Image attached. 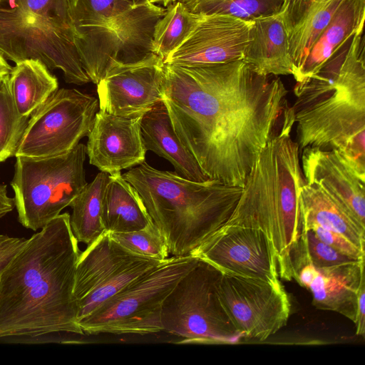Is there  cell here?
Here are the masks:
<instances>
[{
    "mask_svg": "<svg viewBox=\"0 0 365 365\" xmlns=\"http://www.w3.org/2000/svg\"><path fill=\"white\" fill-rule=\"evenodd\" d=\"M102 221L108 232L137 231L153 225L138 191L120 173L109 175Z\"/></svg>",
    "mask_w": 365,
    "mask_h": 365,
    "instance_id": "cb8c5ba5",
    "label": "cell"
},
{
    "mask_svg": "<svg viewBox=\"0 0 365 365\" xmlns=\"http://www.w3.org/2000/svg\"><path fill=\"white\" fill-rule=\"evenodd\" d=\"M196 14L229 15L245 21L279 14L284 0H176Z\"/></svg>",
    "mask_w": 365,
    "mask_h": 365,
    "instance_id": "f1b7e54d",
    "label": "cell"
},
{
    "mask_svg": "<svg viewBox=\"0 0 365 365\" xmlns=\"http://www.w3.org/2000/svg\"><path fill=\"white\" fill-rule=\"evenodd\" d=\"M164 71L163 102L181 143L210 179L242 187L289 106L283 82L242 60Z\"/></svg>",
    "mask_w": 365,
    "mask_h": 365,
    "instance_id": "6da1fadb",
    "label": "cell"
},
{
    "mask_svg": "<svg viewBox=\"0 0 365 365\" xmlns=\"http://www.w3.org/2000/svg\"><path fill=\"white\" fill-rule=\"evenodd\" d=\"M142 117L98 110L86 145L90 164L101 172L114 175L145 162L147 150L141 135Z\"/></svg>",
    "mask_w": 365,
    "mask_h": 365,
    "instance_id": "2e32d148",
    "label": "cell"
},
{
    "mask_svg": "<svg viewBox=\"0 0 365 365\" xmlns=\"http://www.w3.org/2000/svg\"><path fill=\"white\" fill-rule=\"evenodd\" d=\"M140 129L145 150L168 160L177 173L197 182L210 180L195 158L181 143L163 101L143 115Z\"/></svg>",
    "mask_w": 365,
    "mask_h": 365,
    "instance_id": "44dd1931",
    "label": "cell"
},
{
    "mask_svg": "<svg viewBox=\"0 0 365 365\" xmlns=\"http://www.w3.org/2000/svg\"><path fill=\"white\" fill-rule=\"evenodd\" d=\"M14 207V198L8 195L7 185L0 184V218L11 212Z\"/></svg>",
    "mask_w": 365,
    "mask_h": 365,
    "instance_id": "d590c367",
    "label": "cell"
},
{
    "mask_svg": "<svg viewBox=\"0 0 365 365\" xmlns=\"http://www.w3.org/2000/svg\"><path fill=\"white\" fill-rule=\"evenodd\" d=\"M176 0H148L149 2L156 4H161L165 7H167L169 4L173 3Z\"/></svg>",
    "mask_w": 365,
    "mask_h": 365,
    "instance_id": "74e56055",
    "label": "cell"
},
{
    "mask_svg": "<svg viewBox=\"0 0 365 365\" xmlns=\"http://www.w3.org/2000/svg\"><path fill=\"white\" fill-rule=\"evenodd\" d=\"M300 162L307 183L321 187L365 225V177L334 150L306 148Z\"/></svg>",
    "mask_w": 365,
    "mask_h": 365,
    "instance_id": "e0dca14e",
    "label": "cell"
},
{
    "mask_svg": "<svg viewBox=\"0 0 365 365\" xmlns=\"http://www.w3.org/2000/svg\"><path fill=\"white\" fill-rule=\"evenodd\" d=\"M133 5H140L149 2L148 0H127Z\"/></svg>",
    "mask_w": 365,
    "mask_h": 365,
    "instance_id": "f35d334b",
    "label": "cell"
},
{
    "mask_svg": "<svg viewBox=\"0 0 365 365\" xmlns=\"http://www.w3.org/2000/svg\"><path fill=\"white\" fill-rule=\"evenodd\" d=\"M29 117L22 115L16 107L9 74L0 76V163L15 157L28 125Z\"/></svg>",
    "mask_w": 365,
    "mask_h": 365,
    "instance_id": "4dcf8cb0",
    "label": "cell"
},
{
    "mask_svg": "<svg viewBox=\"0 0 365 365\" xmlns=\"http://www.w3.org/2000/svg\"><path fill=\"white\" fill-rule=\"evenodd\" d=\"M109 233L115 241L135 255L158 261L169 257L167 246L153 224L137 231Z\"/></svg>",
    "mask_w": 365,
    "mask_h": 365,
    "instance_id": "1f68e13d",
    "label": "cell"
},
{
    "mask_svg": "<svg viewBox=\"0 0 365 365\" xmlns=\"http://www.w3.org/2000/svg\"><path fill=\"white\" fill-rule=\"evenodd\" d=\"M342 0H284L279 11L287 34L293 73L327 27Z\"/></svg>",
    "mask_w": 365,
    "mask_h": 365,
    "instance_id": "d6986e66",
    "label": "cell"
},
{
    "mask_svg": "<svg viewBox=\"0 0 365 365\" xmlns=\"http://www.w3.org/2000/svg\"><path fill=\"white\" fill-rule=\"evenodd\" d=\"M109 174L100 172L70 205V224L78 242L90 245L106 230L102 221L103 201Z\"/></svg>",
    "mask_w": 365,
    "mask_h": 365,
    "instance_id": "484cf974",
    "label": "cell"
},
{
    "mask_svg": "<svg viewBox=\"0 0 365 365\" xmlns=\"http://www.w3.org/2000/svg\"><path fill=\"white\" fill-rule=\"evenodd\" d=\"M27 239L0 234V275L24 247Z\"/></svg>",
    "mask_w": 365,
    "mask_h": 365,
    "instance_id": "836d02e7",
    "label": "cell"
},
{
    "mask_svg": "<svg viewBox=\"0 0 365 365\" xmlns=\"http://www.w3.org/2000/svg\"><path fill=\"white\" fill-rule=\"evenodd\" d=\"M195 256L224 273L280 282L275 251L259 229L224 225Z\"/></svg>",
    "mask_w": 365,
    "mask_h": 365,
    "instance_id": "4fadbf2b",
    "label": "cell"
},
{
    "mask_svg": "<svg viewBox=\"0 0 365 365\" xmlns=\"http://www.w3.org/2000/svg\"><path fill=\"white\" fill-rule=\"evenodd\" d=\"M222 272L199 259L165 299L161 311L163 331L198 344H237V331L219 298Z\"/></svg>",
    "mask_w": 365,
    "mask_h": 365,
    "instance_id": "9c48e42d",
    "label": "cell"
},
{
    "mask_svg": "<svg viewBox=\"0 0 365 365\" xmlns=\"http://www.w3.org/2000/svg\"><path fill=\"white\" fill-rule=\"evenodd\" d=\"M364 17L365 0H342L293 76L297 83L314 76L341 45L364 30Z\"/></svg>",
    "mask_w": 365,
    "mask_h": 365,
    "instance_id": "7402d4cb",
    "label": "cell"
},
{
    "mask_svg": "<svg viewBox=\"0 0 365 365\" xmlns=\"http://www.w3.org/2000/svg\"><path fill=\"white\" fill-rule=\"evenodd\" d=\"M164 62L153 54L109 68L97 85L101 110L118 116H142L163 101Z\"/></svg>",
    "mask_w": 365,
    "mask_h": 365,
    "instance_id": "5bb4252c",
    "label": "cell"
},
{
    "mask_svg": "<svg viewBox=\"0 0 365 365\" xmlns=\"http://www.w3.org/2000/svg\"><path fill=\"white\" fill-rule=\"evenodd\" d=\"M80 253L68 212L27 239L0 275V339L84 334L73 294Z\"/></svg>",
    "mask_w": 365,
    "mask_h": 365,
    "instance_id": "7a4b0ae2",
    "label": "cell"
},
{
    "mask_svg": "<svg viewBox=\"0 0 365 365\" xmlns=\"http://www.w3.org/2000/svg\"><path fill=\"white\" fill-rule=\"evenodd\" d=\"M98 100L77 89L60 88L29 117L15 157L47 158L67 153L88 136Z\"/></svg>",
    "mask_w": 365,
    "mask_h": 365,
    "instance_id": "30bf717a",
    "label": "cell"
},
{
    "mask_svg": "<svg viewBox=\"0 0 365 365\" xmlns=\"http://www.w3.org/2000/svg\"><path fill=\"white\" fill-rule=\"evenodd\" d=\"M138 191L169 255L195 256L227 222L242 187L197 182L146 162L122 175Z\"/></svg>",
    "mask_w": 365,
    "mask_h": 365,
    "instance_id": "5b68a950",
    "label": "cell"
},
{
    "mask_svg": "<svg viewBox=\"0 0 365 365\" xmlns=\"http://www.w3.org/2000/svg\"><path fill=\"white\" fill-rule=\"evenodd\" d=\"M0 53L15 63L37 59L51 71L60 69L66 83H88L74 43L65 0H19L0 5Z\"/></svg>",
    "mask_w": 365,
    "mask_h": 365,
    "instance_id": "8992f818",
    "label": "cell"
},
{
    "mask_svg": "<svg viewBox=\"0 0 365 365\" xmlns=\"http://www.w3.org/2000/svg\"><path fill=\"white\" fill-rule=\"evenodd\" d=\"M66 2L73 30L96 27L119 29L128 22L143 5L135 6L127 0H66Z\"/></svg>",
    "mask_w": 365,
    "mask_h": 365,
    "instance_id": "4316f807",
    "label": "cell"
},
{
    "mask_svg": "<svg viewBox=\"0 0 365 365\" xmlns=\"http://www.w3.org/2000/svg\"><path fill=\"white\" fill-rule=\"evenodd\" d=\"M361 260L349 257L321 241L309 228L300 225L297 241L289 253V264L309 263L317 269H332Z\"/></svg>",
    "mask_w": 365,
    "mask_h": 365,
    "instance_id": "f546056e",
    "label": "cell"
},
{
    "mask_svg": "<svg viewBox=\"0 0 365 365\" xmlns=\"http://www.w3.org/2000/svg\"><path fill=\"white\" fill-rule=\"evenodd\" d=\"M12 66L7 62L4 56L0 53V76L9 74L11 70Z\"/></svg>",
    "mask_w": 365,
    "mask_h": 365,
    "instance_id": "8d00e7d4",
    "label": "cell"
},
{
    "mask_svg": "<svg viewBox=\"0 0 365 365\" xmlns=\"http://www.w3.org/2000/svg\"><path fill=\"white\" fill-rule=\"evenodd\" d=\"M86 146L78 143L70 152L53 157H16L11 185L18 220L37 231L70 206L88 184L84 163Z\"/></svg>",
    "mask_w": 365,
    "mask_h": 365,
    "instance_id": "52a82bcc",
    "label": "cell"
},
{
    "mask_svg": "<svg viewBox=\"0 0 365 365\" xmlns=\"http://www.w3.org/2000/svg\"><path fill=\"white\" fill-rule=\"evenodd\" d=\"M299 205L300 225H319L344 235L364 249L365 225L321 187L304 182L299 190Z\"/></svg>",
    "mask_w": 365,
    "mask_h": 365,
    "instance_id": "603a6c76",
    "label": "cell"
},
{
    "mask_svg": "<svg viewBox=\"0 0 365 365\" xmlns=\"http://www.w3.org/2000/svg\"><path fill=\"white\" fill-rule=\"evenodd\" d=\"M167 7L155 26L152 43L153 53L163 61L184 42L200 18V14L190 12L178 1Z\"/></svg>",
    "mask_w": 365,
    "mask_h": 365,
    "instance_id": "83f0119b",
    "label": "cell"
},
{
    "mask_svg": "<svg viewBox=\"0 0 365 365\" xmlns=\"http://www.w3.org/2000/svg\"><path fill=\"white\" fill-rule=\"evenodd\" d=\"M364 36L341 46L308 80L297 83L292 106L299 152L336 150L365 177Z\"/></svg>",
    "mask_w": 365,
    "mask_h": 365,
    "instance_id": "3957f363",
    "label": "cell"
},
{
    "mask_svg": "<svg viewBox=\"0 0 365 365\" xmlns=\"http://www.w3.org/2000/svg\"><path fill=\"white\" fill-rule=\"evenodd\" d=\"M198 260L196 256H172L163 260L80 321L83 332L144 335L163 331L165 299Z\"/></svg>",
    "mask_w": 365,
    "mask_h": 365,
    "instance_id": "ba28073f",
    "label": "cell"
},
{
    "mask_svg": "<svg viewBox=\"0 0 365 365\" xmlns=\"http://www.w3.org/2000/svg\"><path fill=\"white\" fill-rule=\"evenodd\" d=\"M364 259L332 269H317L309 263L291 265L292 279L308 289L317 309L339 313L354 323L356 319L357 292L364 276Z\"/></svg>",
    "mask_w": 365,
    "mask_h": 365,
    "instance_id": "ac0fdd59",
    "label": "cell"
},
{
    "mask_svg": "<svg viewBox=\"0 0 365 365\" xmlns=\"http://www.w3.org/2000/svg\"><path fill=\"white\" fill-rule=\"evenodd\" d=\"M9 78L18 110L26 117H30L58 89L57 78L37 59H26L15 63Z\"/></svg>",
    "mask_w": 365,
    "mask_h": 365,
    "instance_id": "d4e9b609",
    "label": "cell"
},
{
    "mask_svg": "<svg viewBox=\"0 0 365 365\" xmlns=\"http://www.w3.org/2000/svg\"><path fill=\"white\" fill-rule=\"evenodd\" d=\"M242 61L262 75H292L287 34L280 13L252 21Z\"/></svg>",
    "mask_w": 365,
    "mask_h": 365,
    "instance_id": "ffe728a7",
    "label": "cell"
},
{
    "mask_svg": "<svg viewBox=\"0 0 365 365\" xmlns=\"http://www.w3.org/2000/svg\"><path fill=\"white\" fill-rule=\"evenodd\" d=\"M161 262L128 251L105 231L77 261L73 294L78 322Z\"/></svg>",
    "mask_w": 365,
    "mask_h": 365,
    "instance_id": "8fae6325",
    "label": "cell"
},
{
    "mask_svg": "<svg viewBox=\"0 0 365 365\" xmlns=\"http://www.w3.org/2000/svg\"><path fill=\"white\" fill-rule=\"evenodd\" d=\"M304 227L311 229L321 241L339 252L353 259L359 260L364 259V249L360 248L344 235L316 225Z\"/></svg>",
    "mask_w": 365,
    "mask_h": 365,
    "instance_id": "d6a6232c",
    "label": "cell"
},
{
    "mask_svg": "<svg viewBox=\"0 0 365 365\" xmlns=\"http://www.w3.org/2000/svg\"><path fill=\"white\" fill-rule=\"evenodd\" d=\"M220 302L243 338L264 341L287 324L291 304L281 282L222 272Z\"/></svg>",
    "mask_w": 365,
    "mask_h": 365,
    "instance_id": "7c38bea8",
    "label": "cell"
},
{
    "mask_svg": "<svg viewBox=\"0 0 365 365\" xmlns=\"http://www.w3.org/2000/svg\"><path fill=\"white\" fill-rule=\"evenodd\" d=\"M1 0H0V3H1Z\"/></svg>",
    "mask_w": 365,
    "mask_h": 365,
    "instance_id": "ab89813d",
    "label": "cell"
},
{
    "mask_svg": "<svg viewBox=\"0 0 365 365\" xmlns=\"http://www.w3.org/2000/svg\"><path fill=\"white\" fill-rule=\"evenodd\" d=\"M356 335L364 336L365 334V275L362 277L357 292V309L355 322Z\"/></svg>",
    "mask_w": 365,
    "mask_h": 365,
    "instance_id": "e575fe53",
    "label": "cell"
},
{
    "mask_svg": "<svg viewBox=\"0 0 365 365\" xmlns=\"http://www.w3.org/2000/svg\"><path fill=\"white\" fill-rule=\"evenodd\" d=\"M252 25V21L229 15L200 14L187 38L163 62L195 67L242 60Z\"/></svg>",
    "mask_w": 365,
    "mask_h": 365,
    "instance_id": "9a60e30c",
    "label": "cell"
},
{
    "mask_svg": "<svg viewBox=\"0 0 365 365\" xmlns=\"http://www.w3.org/2000/svg\"><path fill=\"white\" fill-rule=\"evenodd\" d=\"M294 112L288 106L279 129L263 148L247 176L235 207L225 225L263 231L275 251L279 277L292 280L289 253L300 230V152L292 138Z\"/></svg>",
    "mask_w": 365,
    "mask_h": 365,
    "instance_id": "277c9868",
    "label": "cell"
}]
</instances>
